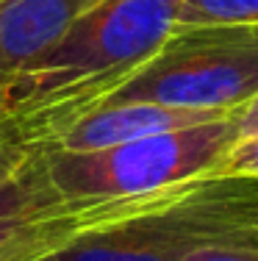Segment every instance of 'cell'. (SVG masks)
<instances>
[{"label": "cell", "mask_w": 258, "mask_h": 261, "mask_svg": "<svg viewBox=\"0 0 258 261\" xmlns=\"http://www.w3.org/2000/svg\"><path fill=\"white\" fill-rule=\"evenodd\" d=\"M181 0H103L53 47L0 75V128L42 150L106 106L178 28Z\"/></svg>", "instance_id": "6da1fadb"}, {"label": "cell", "mask_w": 258, "mask_h": 261, "mask_svg": "<svg viewBox=\"0 0 258 261\" xmlns=\"http://www.w3.org/2000/svg\"><path fill=\"white\" fill-rule=\"evenodd\" d=\"M258 222L255 178H197L156 208L97 233L50 261H189Z\"/></svg>", "instance_id": "7a4b0ae2"}, {"label": "cell", "mask_w": 258, "mask_h": 261, "mask_svg": "<svg viewBox=\"0 0 258 261\" xmlns=\"http://www.w3.org/2000/svg\"><path fill=\"white\" fill-rule=\"evenodd\" d=\"M258 97V28H175L111 103L239 114Z\"/></svg>", "instance_id": "3957f363"}, {"label": "cell", "mask_w": 258, "mask_h": 261, "mask_svg": "<svg viewBox=\"0 0 258 261\" xmlns=\"http://www.w3.org/2000/svg\"><path fill=\"white\" fill-rule=\"evenodd\" d=\"M239 142L236 114L203 125L156 134L95 153L42 150L50 178L67 195L128 197L150 195L214 175Z\"/></svg>", "instance_id": "277c9868"}, {"label": "cell", "mask_w": 258, "mask_h": 261, "mask_svg": "<svg viewBox=\"0 0 258 261\" xmlns=\"http://www.w3.org/2000/svg\"><path fill=\"white\" fill-rule=\"evenodd\" d=\"M175 189L128 197L67 195L50 178L45 153L36 150L0 184V261H50L156 208Z\"/></svg>", "instance_id": "5b68a950"}, {"label": "cell", "mask_w": 258, "mask_h": 261, "mask_svg": "<svg viewBox=\"0 0 258 261\" xmlns=\"http://www.w3.org/2000/svg\"><path fill=\"white\" fill-rule=\"evenodd\" d=\"M225 117H233V114L172 109V106H158V103H111V106H100V109L83 114L81 120L72 122L64 134L56 136L42 150L95 153V150H108V147H117V145L145 139V136L169 134V130L225 120Z\"/></svg>", "instance_id": "8992f818"}, {"label": "cell", "mask_w": 258, "mask_h": 261, "mask_svg": "<svg viewBox=\"0 0 258 261\" xmlns=\"http://www.w3.org/2000/svg\"><path fill=\"white\" fill-rule=\"evenodd\" d=\"M103 0H3L0 3V75L25 67L53 47Z\"/></svg>", "instance_id": "52a82bcc"}, {"label": "cell", "mask_w": 258, "mask_h": 261, "mask_svg": "<svg viewBox=\"0 0 258 261\" xmlns=\"http://www.w3.org/2000/svg\"><path fill=\"white\" fill-rule=\"evenodd\" d=\"M258 28V0H181L178 28Z\"/></svg>", "instance_id": "ba28073f"}, {"label": "cell", "mask_w": 258, "mask_h": 261, "mask_svg": "<svg viewBox=\"0 0 258 261\" xmlns=\"http://www.w3.org/2000/svg\"><path fill=\"white\" fill-rule=\"evenodd\" d=\"M189 261H258V222L222 239L219 245L194 253Z\"/></svg>", "instance_id": "9c48e42d"}, {"label": "cell", "mask_w": 258, "mask_h": 261, "mask_svg": "<svg viewBox=\"0 0 258 261\" xmlns=\"http://www.w3.org/2000/svg\"><path fill=\"white\" fill-rule=\"evenodd\" d=\"M219 178H255L258 181V134L244 136L231 147V153L214 170Z\"/></svg>", "instance_id": "30bf717a"}, {"label": "cell", "mask_w": 258, "mask_h": 261, "mask_svg": "<svg viewBox=\"0 0 258 261\" xmlns=\"http://www.w3.org/2000/svg\"><path fill=\"white\" fill-rule=\"evenodd\" d=\"M34 153H36L34 147L22 145L14 134H9L6 128H0V184H3L6 178L14 175Z\"/></svg>", "instance_id": "8fae6325"}, {"label": "cell", "mask_w": 258, "mask_h": 261, "mask_svg": "<svg viewBox=\"0 0 258 261\" xmlns=\"http://www.w3.org/2000/svg\"><path fill=\"white\" fill-rule=\"evenodd\" d=\"M236 122H239V139L258 134V97H255L250 106H244V109L239 111V114H236Z\"/></svg>", "instance_id": "7c38bea8"}]
</instances>
